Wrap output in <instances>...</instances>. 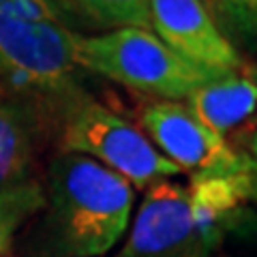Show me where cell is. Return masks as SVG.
Returning a JSON list of instances; mask_svg holds the SVG:
<instances>
[{
  "label": "cell",
  "mask_w": 257,
  "mask_h": 257,
  "mask_svg": "<svg viewBox=\"0 0 257 257\" xmlns=\"http://www.w3.org/2000/svg\"><path fill=\"white\" fill-rule=\"evenodd\" d=\"M43 193V210L28 223L26 257H101L126 234L135 189L92 159L56 152Z\"/></svg>",
  "instance_id": "1"
},
{
  "label": "cell",
  "mask_w": 257,
  "mask_h": 257,
  "mask_svg": "<svg viewBox=\"0 0 257 257\" xmlns=\"http://www.w3.org/2000/svg\"><path fill=\"white\" fill-rule=\"evenodd\" d=\"M75 64L161 101L187 99L204 84L229 75L187 62L152 30L144 28H116L96 35L77 32Z\"/></svg>",
  "instance_id": "2"
},
{
  "label": "cell",
  "mask_w": 257,
  "mask_h": 257,
  "mask_svg": "<svg viewBox=\"0 0 257 257\" xmlns=\"http://www.w3.org/2000/svg\"><path fill=\"white\" fill-rule=\"evenodd\" d=\"M219 24L242 37L257 39V0H214Z\"/></svg>",
  "instance_id": "13"
},
{
  "label": "cell",
  "mask_w": 257,
  "mask_h": 257,
  "mask_svg": "<svg viewBox=\"0 0 257 257\" xmlns=\"http://www.w3.org/2000/svg\"><path fill=\"white\" fill-rule=\"evenodd\" d=\"M148 18L150 30L187 62L221 73L244 69L236 45L202 0H148Z\"/></svg>",
  "instance_id": "7"
},
{
  "label": "cell",
  "mask_w": 257,
  "mask_h": 257,
  "mask_svg": "<svg viewBox=\"0 0 257 257\" xmlns=\"http://www.w3.org/2000/svg\"><path fill=\"white\" fill-rule=\"evenodd\" d=\"M248 75H251V79H253V82H255V86H257V67L248 69ZM255 122H257V114H255Z\"/></svg>",
  "instance_id": "16"
},
{
  "label": "cell",
  "mask_w": 257,
  "mask_h": 257,
  "mask_svg": "<svg viewBox=\"0 0 257 257\" xmlns=\"http://www.w3.org/2000/svg\"><path fill=\"white\" fill-rule=\"evenodd\" d=\"M50 114L28 101H0V191L32 180L39 140Z\"/></svg>",
  "instance_id": "10"
},
{
  "label": "cell",
  "mask_w": 257,
  "mask_h": 257,
  "mask_svg": "<svg viewBox=\"0 0 257 257\" xmlns=\"http://www.w3.org/2000/svg\"><path fill=\"white\" fill-rule=\"evenodd\" d=\"M193 116L229 146L236 142L251 140V126H255L257 114V86L248 75V67L242 73H229L202 88L193 90L184 99Z\"/></svg>",
  "instance_id": "9"
},
{
  "label": "cell",
  "mask_w": 257,
  "mask_h": 257,
  "mask_svg": "<svg viewBox=\"0 0 257 257\" xmlns=\"http://www.w3.org/2000/svg\"><path fill=\"white\" fill-rule=\"evenodd\" d=\"M43 182L32 178L0 191V257H11L20 231L43 210Z\"/></svg>",
  "instance_id": "12"
},
{
  "label": "cell",
  "mask_w": 257,
  "mask_h": 257,
  "mask_svg": "<svg viewBox=\"0 0 257 257\" xmlns=\"http://www.w3.org/2000/svg\"><path fill=\"white\" fill-rule=\"evenodd\" d=\"M187 195L199 234L216 253L231 231L248 223V206L257 202V172L193 174Z\"/></svg>",
  "instance_id": "8"
},
{
  "label": "cell",
  "mask_w": 257,
  "mask_h": 257,
  "mask_svg": "<svg viewBox=\"0 0 257 257\" xmlns=\"http://www.w3.org/2000/svg\"><path fill=\"white\" fill-rule=\"evenodd\" d=\"M58 152L101 163L133 189H148L180 170L152 146L140 126L86 94L73 96L58 118Z\"/></svg>",
  "instance_id": "4"
},
{
  "label": "cell",
  "mask_w": 257,
  "mask_h": 257,
  "mask_svg": "<svg viewBox=\"0 0 257 257\" xmlns=\"http://www.w3.org/2000/svg\"><path fill=\"white\" fill-rule=\"evenodd\" d=\"M202 3L206 5V9L210 11L212 15H216V11H214V0H202ZM216 22H219V20H216ZM219 26H221V24H219Z\"/></svg>",
  "instance_id": "15"
},
{
  "label": "cell",
  "mask_w": 257,
  "mask_h": 257,
  "mask_svg": "<svg viewBox=\"0 0 257 257\" xmlns=\"http://www.w3.org/2000/svg\"><path fill=\"white\" fill-rule=\"evenodd\" d=\"M246 146H248V152H251V157L257 161V131L251 135V140H248Z\"/></svg>",
  "instance_id": "14"
},
{
  "label": "cell",
  "mask_w": 257,
  "mask_h": 257,
  "mask_svg": "<svg viewBox=\"0 0 257 257\" xmlns=\"http://www.w3.org/2000/svg\"><path fill=\"white\" fill-rule=\"evenodd\" d=\"M142 133L161 155L193 174H242L257 172V161L229 146L193 116L178 101H155L140 109Z\"/></svg>",
  "instance_id": "5"
},
{
  "label": "cell",
  "mask_w": 257,
  "mask_h": 257,
  "mask_svg": "<svg viewBox=\"0 0 257 257\" xmlns=\"http://www.w3.org/2000/svg\"><path fill=\"white\" fill-rule=\"evenodd\" d=\"M75 37L77 32L60 22H20L0 15V101H28L62 114L79 94Z\"/></svg>",
  "instance_id": "3"
},
{
  "label": "cell",
  "mask_w": 257,
  "mask_h": 257,
  "mask_svg": "<svg viewBox=\"0 0 257 257\" xmlns=\"http://www.w3.org/2000/svg\"><path fill=\"white\" fill-rule=\"evenodd\" d=\"M3 5H5V0H0V7H3Z\"/></svg>",
  "instance_id": "17"
},
{
  "label": "cell",
  "mask_w": 257,
  "mask_h": 257,
  "mask_svg": "<svg viewBox=\"0 0 257 257\" xmlns=\"http://www.w3.org/2000/svg\"><path fill=\"white\" fill-rule=\"evenodd\" d=\"M193 221L187 187L161 180L146 189L116 257H212Z\"/></svg>",
  "instance_id": "6"
},
{
  "label": "cell",
  "mask_w": 257,
  "mask_h": 257,
  "mask_svg": "<svg viewBox=\"0 0 257 257\" xmlns=\"http://www.w3.org/2000/svg\"><path fill=\"white\" fill-rule=\"evenodd\" d=\"M60 22L92 30H150L148 0H50Z\"/></svg>",
  "instance_id": "11"
}]
</instances>
